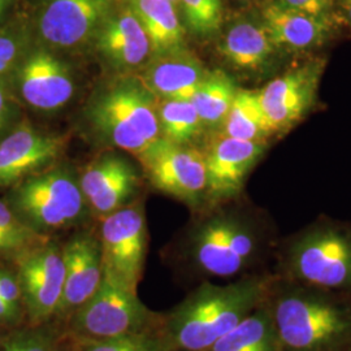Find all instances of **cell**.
<instances>
[{"label":"cell","mask_w":351,"mask_h":351,"mask_svg":"<svg viewBox=\"0 0 351 351\" xmlns=\"http://www.w3.org/2000/svg\"><path fill=\"white\" fill-rule=\"evenodd\" d=\"M226 202L203 208L180 242L176 265L188 282L232 281L271 271L267 263L275 256V243L269 226L261 215Z\"/></svg>","instance_id":"obj_1"},{"label":"cell","mask_w":351,"mask_h":351,"mask_svg":"<svg viewBox=\"0 0 351 351\" xmlns=\"http://www.w3.org/2000/svg\"><path fill=\"white\" fill-rule=\"evenodd\" d=\"M272 272L216 284L202 281L162 314L160 330L172 351H204L265 300Z\"/></svg>","instance_id":"obj_2"},{"label":"cell","mask_w":351,"mask_h":351,"mask_svg":"<svg viewBox=\"0 0 351 351\" xmlns=\"http://www.w3.org/2000/svg\"><path fill=\"white\" fill-rule=\"evenodd\" d=\"M265 304L282 351H351V297L272 274Z\"/></svg>","instance_id":"obj_3"},{"label":"cell","mask_w":351,"mask_h":351,"mask_svg":"<svg viewBox=\"0 0 351 351\" xmlns=\"http://www.w3.org/2000/svg\"><path fill=\"white\" fill-rule=\"evenodd\" d=\"M276 277L351 297V224L322 219L275 251Z\"/></svg>","instance_id":"obj_4"},{"label":"cell","mask_w":351,"mask_h":351,"mask_svg":"<svg viewBox=\"0 0 351 351\" xmlns=\"http://www.w3.org/2000/svg\"><path fill=\"white\" fill-rule=\"evenodd\" d=\"M88 120L101 138L138 156L162 138L156 101L138 80L104 88L88 107Z\"/></svg>","instance_id":"obj_5"},{"label":"cell","mask_w":351,"mask_h":351,"mask_svg":"<svg viewBox=\"0 0 351 351\" xmlns=\"http://www.w3.org/2000/svg\"><path fill=\"white\" fill-rule=\"evenodd\" d=\"M5 202L24 224L45 237L78 224L88 208L80 182L64 169L26 177L13 185Z\"/></svg>","instance_id":"obj_6"},{"label":"cell","mask_w":351,"mask_h":351,"mask_svg":"<svg viewBox=\"0 0 351 351\" xmlns=\"http://www.w3.org/2000/svg\"><path fill=\"white\" fill-rule=\"evenodd\" d=\"M64 326L73 339H112L159 329L162 314L151 311L139 300L138 293L103 272L99 288Z\"/></svg>","instance_id":"obj_7"},{"label":"cell","mask_w":351,"mask_h":351,"mask_svg":"<svg viewBox=\"0 0 351 351\" xmlns=\"http://www.w3.org/2000/svg\"><path fill=\"white\" fill-rule=\"evenodd\" d=\"M138 159L156 190L194 211L208 207L206 156L198 149L160 138L139 154Z\"/></svg>","instance_id":"obj_8"},{"label":"cell","mask_w":351,"mask_h":351,"mask_svg":"<svg viewBox=\"0 0 351 351\" xmlns=\"http://www.w3.org/2000/svg\"><path fill=\"white\" fill-rule=\"evenodd\" d=\"M21 303L29 326L47 324L55 319L63 294V246L46 239L23 251L14 259Z\"/></svg>","instance_id":"obj_9"},{"label":"cell","mask_w":351,"mask_h":351,"mask_svg":"<svg viewBox=\"0 0 351 351\" xmlns=\"http://www.w3.org/2000/svg\"><path fill=\"white\" fill-rule=\"evenodd\" d=\"M103 272L138 293L147 250V226L143 206L133 202L101 217Z\"/></svg>","instance_id":"obj_10"},{"label":"cell","mask_w":351,"mask_h":351,"mask_svg":"<svg viewBox=\"0 0 351 351\" xmlns=\"http://www.w3.org/2000/svg\"><path fill=\"white\" fill-rule=\"evenodd\" d=\"M116 11V0H40L38 37L53 50H75L94 42Z\"/></svg>","instance_id":"obj_11"},{"label":"cell","mask_w":351,"mask_h":351,"mask_svg":"<svg viewBox=\"0 0 351 351\" xmlns=\"http://www.w3.org/2000/svg\"><path fill=\"white\" fill-rule=\"evenodd\" d=\"M324 59H311L269 81L258 97L272 134L288 132L313 108L317 98Z\"/></svg>","instance_id":"obj_12"},{"label":"cell","mask_w":351,"mask_h":351,"mask_svg":"<svg viewBox=\"0 0 351 351\" xmlns=\"http://www.w3.org/2000/svg\"><path fill=\"white\" fill-rule=\"evenodd\" d=\"M10 77L19 97L38 111L60 110L75 94L69 65L46 49L27 51Z\"/></svg>","instance_id":"obj_13"},{"label":"cell","mask_w":351,"mask_h":351,"mask_svg":"<svg viewBox=\"0 0 351 351\" xmlns=\"http://www.w3.org/2000/svg\"><path fill=\"white\" fill-rule=\"evenodd\" d=\"M264 141H242L220 134L206 156L208 207L237 198L247 175L262 158Z\"/></svg>","instance_id":"obj_14"},{"label":"cell","mask_w":351,"mask_h":351,"mask_svg":"<svg viewBox=\"0 0 351 351\" xmlns=\"http://www.w3.org/2000/svg\"><path fill=\"white\" fill-rule=\"evenodd\" d=\"M63 259V294L53 319L60 324H65L101 285L103 259L99 237L78 233L64 245Z\"/></svg>","instance_id":"obj_15"},{"label":"cell","mask_w":351,"mask_h":351,"mask_svg":"<svg viewBox=\"0 0 351 351\" xmlns=\"http://www.w3.org/2000/svg\"><path fill=\"white\" fill-rule=\"evenodd\" d=\"M64 150V139L20 123L0 139V188L13 186L52 163Z\"/></svg>","instance_id":"obj_16"},{"label":"cell","mask_w":351,"mask_h":351,"mask_svg":"<svg viewBox=\"0 0 351 351\" xmlns=\"http://www.w3.org/2000/svg\"><path fill=\"white\" fill-rule=\"evenodd\" d=\"M78 182L88 210L101 219L133 203L139 189L134 167L116 155L101 156L90 164Z\"/></svg>","instance_id":"obj_17"},{"label":"cell","mask_w":351,"mask_h":351,"mask_svg":"<svg viewBox=\"0 0 351 351\" xmlns=\"http://www.w3.org/2000/svg\"><path fill=\"white\" fill-rule=\"evenodd\" d=\"M93 43L106 63L117 71L143 68L152 56L150 39L128 4L111 14Z\"/></svg>","instance_id":"obj_18"},{"label":"cell","mask_w":351,"mask_h":351,"mask_svg":"<svg viewBox=\"0 0 351 351\" xmlns=\"http://www.w3.org/2000/svg\"><path fill=\"white\" fill-rule=\"evenodd\" d=\"M277 50L287 53L311 51L323 46L332 34L329 17H316L268 0L261 13Z\"/></svg>","instance_id":"obj_19"},{"label":"cell","mask_w":351,"mask_h":351,"mask_svg":"<svg viewBox=\"0 0 351 351\" xmlns=\"http://www.w3.org/2000/svg\"><path fill=\"white\" fill-rule=\"evenodd\" d=\"M207 71L188 50L151 56L138 81L155 99L191 101Z\"/></svg>","instance_id":"obj_20"},{"label":"cell","mask_w":351,"mask_h":351,"mask_svg":"<svg viewBox=\"0 0 351 351\" xmlns=\"http://www.w3.org/2000/svg\"><path fill=\"white\" fill-rule=\"evenodd\" d=\"M217 50L232 68L247 73L267 71L280 53L262 20L250 19L229 26L220 37Z\"/></svg>","instance_id":"obj_21"},{"label":"cell","mask_w":351,"mask_h":351,"mask_svg":"<svg viewBox=\"0 0 351 351\" xmlns=\"http://www.w3.org/2000/svg\"><path fill=\"white\" fill-rule=\"evenodd\" d=\"M150 39L152 56L186 51L185 30L168 0H125Z\"/></svg>","instance_id":"obj_22"},{"label":"cell","mask_w":351,"mask_h":351,"mask_svg":"<svg viewBox=\"0 0 351 351\" xmlns=\"http://www.w3.org/2000/svg\"><path fill=\"white\" fill-rule=\"evenodd\" d=\"M204 351H282L265 300L239 326Z\"/></svg>","instance_id":"obj_23"},{"label":"cell","mask_w":351,"mask_h":351,"mask_svg":"<svg viewBox=\"0 0 351 351\" xmlns=\"http://www.w3.org/2000/svg\"><path fill=\"white\" fill-rule=\"evenodd\" d=\"M239 88L232 75L224 71H211L195 88L191 103L204 128H221Z\"/></svg>","instance_id":"obj_24"},{"label":"cell","mask_w":351,"mask_h":351,"mask_svg":"<svg viewBox=\"0 0 351 351\" xmlns=\"http://www.w3.org/2000/svg\"><path fill=\"white\" fill-rule=\"evenodd\" d=\"M221 128V134L230 138L265 141L269 137L272 133L267 124L258 91L239 90Z\"/></svg>","instance_id":"obj_25"},{"label":"cell","mask_w":351,"mask_h":351,"mask_svg":"<svg viewBox=\"0 0 351 351\" xmlns=\"http://www.w3.org/2000/svg\"><path fill=\"white\" fill-rule=\"evenodd\" d=\"M155 101L162 138L177 145H188L201 134L204 126L191 101Z\"/></svg>","instance_id":"obj_26"},{"label":"cell","mask_w":351,"mask_h":351,"mask_svg":"<svg viewBox=\"0 0 351 351\" xmlns=\"http://www.w3.org/2000/svg\"><path fill=\"white\" fill-rule=\"evenodd\" d=\"M73 339L80 351H172L160 328L112 339Z\"/></svg>","instance_id":"obj_27"},{"label":"cell","mask_w":351,"mask_h":351,"mask_svg":"<svg viewBox=\"0 0 351 351\" xmlns=\"http://www.w3.org/2000/svg\"><path fill=\"white\" fill-rule=\"evenodd\" d=\"M186 27L194 36L210 38L223 24L221 0H178Z\"/></svg>","instance_id":"obj_28"},{"label":"cell","mask_w":351,"mask_h":351,"mask_svg":"<svg viewBox=\"0 0 351 351\" xmlns=\"http://www.w3.org/2000/svg\"><path fill=\"white\" fill-rule=\"evenodd\" d=\"M58 322L29 326L8 339L3 351H56L63 337L65 328Z\"/></svg>","instance_id":"obj_29"},{"label":"cell","mask_w":351,"mask_h":351,"mask_svg":"<svg viewBox=\"0 0 351 351\" xmlns=\"http://www.w3.org/2000/svg\"><path fill=\"white\" fill-rule=\"evenodd\" d=\"M0 233L11 245L14 252V258L23 251L29 250L42 243L43 241L49 239L45 236L38 234L33 229H30L29 226L24 224L19 219V216L13 213L8 203L1 199H0Z\"/></svg>","instance_id":"obj_30"},{"label":"cell","mask_w":351,"mask_h":351,"mask_svg":"<svg viewBox=\"0 0 351 351\" xmlns=\"http://www.w3.org/2000/svg\"><path fill=\"white\" fill-rule=\"evenodd\" d=\"M27 46L29 37L23 29L13 26L0 29V77L12 72L25 56Z\"/></svg>","instance_id":"obj_31"},{"label":"cell","mask_w":351,"mask_h":351,"mask_svg":"<svg viewBox=\"0 0 351 351\" xmlns=\"http://www.w3.org/2000/svg\"><path fill=\"white\" fill-rule=\"evenodd\" d=\"M10 75L0 77V139L17 125L16 120L19 119L17 101L13 94Z\"/></svg>","instance_id":"obj_32"},{"label":"cell","mask_w":351,"mask_h":351,"mask_svg":"<svg viewBox=\"0 0 351 351\" xmlns=\"http://www.w3.org/2000/svg\"><path fill=\"white\" fill-rule=\"evenodd\" d=\"M278 4L316 17H329L335 0H275Z\"/></svg>","instance_id":"obj_33"},{"label":"cell","mask_w":351,"mask_h":351,"mask_svg":"<svg viewBox=\"0 0 351 351\" xmlns=\"http://www.w3.org/2000/svg\"><path fill=\"white\" fill-rule=\"evenodd\" d=\"M0 298L12 304L13 307L23 310L21 291H20L17 277L12 272L1 267H0Z\"/></svg>","instance_id":"obj_34"},{"label":"cell","mask_w":351,"mask_h":351,"mask_svg":"<svg viewBox=\"0 0 351 351\" xmlns=\"http://www.w3.org/2000/svg\"><path fill=\"white\" fill-rule=\"evenodd\" d=\"M23 313H24L23 310L13 307L12 304L0 298V324L1 326H16L20 322Z\"/></svg>","instance_id":"obj_35"},{"label":"cell","mask_w":351,"mask_h":351,"mask_svg":"<svg viewBox=\"0 0 351 351\" xmlns=\"http://www.w3.org/2000/svg\"><path fill=\"white\" fill-rule=\"evenodd\" d=\"M60 348H62V351H80L78 346H77V342L66 332H64L62 342H60Z\"/></svg>","instance_id":"obj_36"},{"label":"cell","mask_w":351,"mask_h":351,"mask_svg":"<svg viewBox=\"0 0 351 351\" xmlns=\"http://www.w3.org/2000/svg\"><path fill=\"white\" fill-rule=\"evenodd\" d=\"M0 256H5V258H14V252H13L11 245L8 243V241L3 237V234L0 233Z\"/></svg>","instance_id":"obj_37"},{"label":"cell","mask_w":351,"mask_h":351,"mask_svg":"<svg viewBox=\"0 0 351 351\" xmlns=\"http://www.w3.org/2000/svg\"><path fill=\"white\" fill-rule=\"evenodd\" d=\"M341 10L343 12V16L346 19V21L350 24L351 26V0H341Z\"/></svg>","instance_id":"obj_38"},{"label":"cell","mask_w":351,"mask_h":351,"mask_svg":"<svg viewBox=\"0 0 351 351\" xmlns=\"http://www.w3.org/2000/svg\"><path fill=\"white\" fill-rule=\"evenodd\" d=\"M11 4H12V0H0V21L8 11V8L11 7Z\"/></svg>","instance_id":"obj_39"},{"label":"cell","mask_w":351,"mask_h":351,"mask_svg":"<svg viewBox=\"0 0 351 351\" xmlns=\"http://www.w3.org/2000/svg\"><path fill=\"white\" fill-rule=\"evenodd\" d=\"M168 1H171V3H173L175 5H177L178 4V0H168Z\"/></svg>","instance_id":"obj_40"},{"label":"cell","mask_w":351,"mask_h":351,"mask_svg":"<svg viewBox=\"0 0 351 351\" xmlns=\"http://www.w3.org/2000/svg\"><path fill=\"white\" fill-rule=\"evenodd\" d=\"M62 342V341H60ZM56 351H62V348H60V345H59V348H58V350Z\"/></svg>","instance_id":"obj_41"},{"label":"cell","mask_w":351,"mask_h":351,"mask_svg":"<svg viewBox=\"0 0 351 351\" xmlns=\"http://www.w3.org/2000/svg\"><path fill=\"white\" fill-rule=\"evenodd\" d=\"M239 1H250V0H239Z\"/></svg>","instance_id":"obj_42"}]
</instances>
